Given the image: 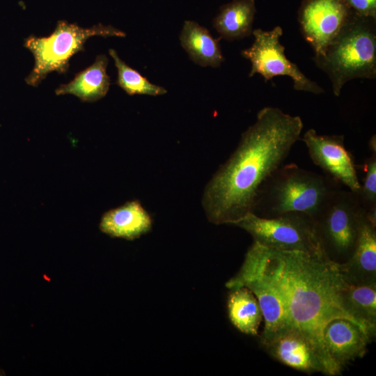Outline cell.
<instances>
[{"label": "cell", "mask_w": 376, "mask_h": 376, "mask_svg": "<svg viewBox=\"0 0 376 376\" xmlns=\"http://www.w3.org/2000/svg\"><path fill=\"white\" fill-rule=\"evenodd\" d=\"M244 258L253 263L279 292L290 328L312 344L325 363L329 376L340 375L342 371L331 360L325 347L326 326L334 320L346 319L370 336L342 306L340 288L343 276L338 262L327 256L270 249L255 242Z\"/></svg>", "instance_id": "obj_1"}, {"label": "cell", "mask_w": 376, "mask_h": 376, "mask_svg": "<svg viewBox=\"0 0 376 376\" xmlns=\"http://www.w3.org/2000/svg\"><path fill=\"white\" fill-rule=\"evenodd\" d=\"M299 116L280 109H260L239 144L206 185L202 205L212 224H233L253 212L258 193L300 139Z\"/></svg>", "instance_id": "obj_2"}, {"label": "cell", "mask_w": 376, "mask_h": 376, "mask_svg": "<svg viewBox=\"0 0 376 376\" xmlns=\"http://www.w3.org/2000/svg\"><path fill=\"white\" fill-rule=\"evenodd\" d=\"M341 188L328 176L295 164L281 165L262 186L253 211L262 217L299 212L314 221Z\"/></svg>", "instance_id": "obj_3"}, {"label": "cell", "mask_w": 376, "mask_h": 376, "mask_svg": "<svg viewBox=\"0 0 376 376\" xmlns=\"http://www.w3.org/2000/svg\"><path fill=\"white\" fill-rule=\"evenodd\" d=\"M313 61L328 75L337 97L348 81L375 79L376 19L352 12L324 51L315 55Z\"/></svg>", "instance_id": "obj_4"}, {"label": "cell", "mask_w": 376, "mask_h": 376, "mask_svg": "<svg viewBox=\"0 0 376 376\" xmlns=\"http://www.w3.org/2000/svg\"><path fill=\"white\" fill-rule=\"evenodd\" d=\"M93 36L125 38L126 33L111 25L99 23L84 28L61 19L47 37L29 36L24 46L32 53L34 64L25 83L37 87L51 72L65 73L71 58L84 51L87 40Z\"/></svg>", "instance_id": "obj_5"}, {"label": "cell", "mask_w": 376, "mask_h": 376, "mask_svg": "<svg viewBox=\"0 0 376 376\" xmlns=\"http://www.w3.org/2000/svg\"><path fill=\"white\" fill-rule=\"evenodd\" d=\"M234 225L249 233L253 242L270 249L327 256L315 221L302 213L266 218L250 212Z\"/></svg>", "instance_id": "obj_6"}, {"label": "cell", "mask_w": 376, "mask_h": 376, "mask_svg": "<svg viewBox=\"0 0 376 376\" xmlns=\"http://www.w3.org/2000/svg\"><path fill=\"white\" fill-rule=\"evenodd\" d=\"M364 208L357 194L339 190L315 221L327 256L349 258L356 244L359 224Z\"/></svg>", "instance_id": "obj_7"}, {"label": "cell", "mask_w": 376, "mask_h": 376, "mask_svg": "<svg viewBox=\"0 0 376 376\" xmlns=\"http://www.w3.org/2000/svg\"><path fill=\"white\" fill-rule=\"evenodd\" d=\"M254 42L242 51V55L251 63L249 77L259 74L265 81L276 76H288L293 81L294 89L314 94L324 93L315 81L309 79L285 54V47L280 42L283 29L276 26L269 31L253 30Z\"/></svg>", "instance_id": "obj_8"}, {"label": "cell", "mask_w": 376, "mask_h": 376, "mask_svg": "<svg viewBox=\"0 0 376 376\" xmlns=\"http://www.w3.org/2000/svg\"><path fill=\"white\" fill-rule=\"evenodd\" d=\"M343 0H303L298 11L301 33L321 54L339 33L352 13Z\"/></svg>", "instance_id": "obj_9"}, {"label": "cell", "mask_w": 376, "mask_h": 376, "mask_svg": "<svg viewBox=\"0 0 376 376\" xmlns=\"http://www.w3.org/2000/svg\"><path fill=\"white\" fill-rule=\"evenodd\" d=\"M300 139L306 146L313 162L326 175L359 193L361 183L353 157L345 146L343 135H321L309 129Z\"/></svg>", "instance_id": "obj_10"}, {"label": "cell", "mask_w": 376, "mask_h": 376, "mask_svg": "<svg viewBox=\"0 0 376 376\" xmlns=\"http://www.w3.org/2000/svg\"><path fill=\"white\" fill-rule=\"evenodd\" d=\"M229 290L245 286L256 296L260 306L264 329L261 344L289 329L288 315L282 298L259 269L245 259L238 273L226 283Z\"/></svg>", "instance_id": "obj_11"}, {"label": "cell", "mask_w": 376, "mask_h": 376, "mask_svg": "<svg viewBox=\"0 0 376 376\" xmlns=\"http://www.w3.org/2000/svg\"><path fill=\"white\" fill-rule=\"evenodd\" d=\"M262 345L274 359L295 370L321 373L329 376V370L312 344L291 328L274 336Z\"/></svg>", "instance_id": "obj_12"}, {"label": "cell", "mask_w": 376, "mask_h": 376, "mask_svg": "<svg viewBox=\"0 0 376 376\" xmlns=\"http://www.w3.org/2000/svg\"><path fill=\"white\" fill-rule=\"evenodd\" d=\"M370 340L366 331L346 319L334 320L324 330L327 353L341 371L347 364L364 356Z\"/></svg>", "instance_id": "obj_13"}, {"label": "cell", "mask_w": 376, "mask_h": 376, "mask_svg": "<svg viewBox=\"0 0 376 376\" xmlns=\"http://www.w3.org/2000/svg\"><path fill=\"white\" fill-rule=\"evenodd\" d=\"M338 267L347 282H376V226L368 219L365 210L359 220L354 249L345 263H338Z\"/></svg>", "instance_id": "obj_14"}, {"label": "cell", "mask_w": 376, "mask_h": 376, "mask_svg": "<svg viewBox=\"0 0 376 376\" xmlns=\"http://www.w3.org/2000/svg\"><path fill=\"white\" fill-rule=\"evenodd\" d=\"M152 225L150 215L139 201H130L102 215L100 230L112 237L133 240L148 233Z\"/></svg>", "instance_id": "obj_15"}, {"label": "cell", "mask_w": 376, "mask_h": 376, "mask_svg": "<svg viewBox=\"0 0 376 376\" xmlns=\"http://www.w3.org/2000/svg\"><path fill=\"white\" fill-rule=\"evenodd\" d=\"M109 59L105 54H99L95 61L78 72L68 83L59 85L56 95H72L84 102H94L108 93L111 81L107 73Z\"/></svg>", "instance_id": "obj_16"}, {"label": "cell", "mask_w": 376, "mask_h": 376, "mask_svg": "<svg viewBox=\"0 0 376 376\" xmlns=\"http://www.w3.org/2000/svg\"><path fill=\"white\" fill-rule=\"evenodd\" d=\"M340 298L343 308L366 328L373 338L376 331V282L353 283L343 278Z\"/></svg>", "instance_id": "obj_17"}, {"label": "cell", "mask_w": 376, "mask_h": 376, "mask_svg": "<svg viewBox=\"0 0 376 376\" xmlns=\"http://www.w3.org/2000/svg\"><path fill=\"white\" fill-rule=\"evenodd\" d=\"M180 41L190 59L197 65L217 68L224 61L219 40L194 21H185Z\"/></svg>", "instance_id": "obj_18"}, {"label": "cell", "mask_w": 376, "mask_h": 376, "mask_svg": "<svg viewBox=\"0 0 376 376\" xmlns=\"http://www.w3.org/2000/svg\"><path fill=\"white\" fill-rule=\"evenodd\" d=\"M256 12L255 0H233L220 8L213 27L226 40L242 39L252 34Z\"/></svg>", "instance_id": "obj_19"}, {"label": "cell", "mask_w": 376, "mask_h": 376, "mask_svg": "<svg viewBox=\"0 0 376 376\" xmlns=\"http://www.w3.org/2000/svg\"><path fill=\"white\" fill-rule=\"evenodd\" d=\"M227 307L229 319L237 329L247 335H258L263 316L251 290L245 286L230 289Z\"/></svg>", "instance_id": "obj_20"}, {"label": "cell", "mask_w": 376, "mask_h": 376, "mask_svg": "<svg viewBox=\"0 0 376 376\" xmlns=\"http://www.w3.org/2000/svg\"><path fill=\"white\" fill-rule=\"evenodd\" d=\"M109 54L114 61L118 77L116 84L130 95H162L167 93L162 86L150 82L136 70L130 67L118 56L113 49H109Z\"/></svg>", "instance_id": "obj_21"}, {"label": "cell", "mask_w": 376, "mask_h": 376, "mask_svg": "<svg viewBox=\"0 0 376 376\" xmlns=\"http://www.w3.org/2000/svg\"><path fill=\"white\" fill-rule=\"evenodd\" d=\"M363 166L365 176L357 195L361 205L368 212L376 210V151L372 152Z\"/></svg>", "instance_id": "obj_22"}, {"label": "cell", "mask_w": 376, "mask_h": 376, "mask_svg": "<svg viewBox=\"0 0 376 376\" xmlns=\"http://www.w3.org/2000/svg\"><path fill=\"white\" fill-rule=\"evenodd\" d=\"M357 15L376 19V0H343Z\"/></svg>", "instance_id": "obj_23"}, {"label": "cell", "mask_w": 376, "mask_h": 376, "mask_svg": "<svg viewBox=\"0 0 376 376\" xmlns=\"http://www.w3.org/2000/svg\"><path fill=\"white\" fill-rule=\"evenodd\" d=\"M376 141H375V135L373 136L369 141V146L370 150L373 151H376Z\"/></svg>", "instance_id": "obj_24"}, {"label": "cell", "mask_w": 376, "mask_h": 376, "mask_svg": "<svg viewBox=\"0 0 376 376\" xmlns=\"http://www.w3.org/2000/svg\"><path fill=\"white\" fill-rule=\"evenodd\" d=\"M5 375L4 372L2 370L0 369V376L1 375Z\"/></svg>", "instance_id": "obj_25"}]
</instances>
